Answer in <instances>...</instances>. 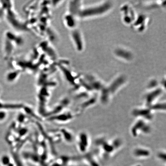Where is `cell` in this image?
I'll return each mask as SVG.
<instances>
[{
  "label": "cell",
  "mask_w": 166,
  "mask_h": 166,
  "mask_svg": "<svg viewBox=\"0 0 166 166\" xmlns=\"http://www.w3.org/2000/svg\"><path fill=\"white\" fill-rule=\"evenodd\" d=\"M73 16L71 14H69L65 15L64 17L65 24L70 29L73 28L75 26V20Z\"/></svg>",
  "instance_id": "5b68a950"
},
{
  "label": "cell",
  "mask_w": 166,
  "mask_h": 166,
  "mask_svg": "<svg viewBox=\"0 0 166 166\" xmlns=\"http://www.w3.org/2000/svg\"><path fill=\"white\" fill-rule=\"evenodd\" d=\"M161 92L160 90H158L147 94L145 102L147 106H151L153 104L154 101H155L156 100V98H157L159 95L160 94Z\"/></svg>",
  "instance_id": "277c9868"
},
{
  "label": "cell",
  "mask_w": 166,
  "mask_h": 166,
  "mask_svg": "<svg viewBox=\"0 0 166 166\" xmlns=\"http://www.w3.org/2000/svg\"><path fill=\"white\" fill-rule=\"evenodd\" d=\"M108 8L107 6H103L102 7L92 8V9H87V10H83L81 12V16L82 17H86V16H90L91 15L101 13L105 11Z\"/></svg>",
  "instance_id": "6da1fadb"
},
{
  "label": "cell",
  "mask_w": 166,
  "mask_h": 166,
  "mask_svg": "<svg viewBox=\"0 0 166 166\" xmlns=\"http://www.w3.org/2000/svg\"><path fill=\"white\" fill-rule=\"evenodd\" d=\"M0 163L2 166H14V164L12 161L11 158L8 155H3L1 157Z\"/></svg>",
  "instance_id": "52a82bcc"
},
{
  "label": "cell",
  "mask_w": 166,
  "mask_h": 166,
  "mask_svg": "<svg viewBox=\"0 0 166 166\" xmlns=\"http://www.w3.org/2000/svg\"><path fill=\"white\" fill-rule=\"evenodd\" d=\"M152 110L150 108L147 109H136L134 111V114L135 115L141 116L142 117L148 120L151 119L152 118Z\"/></svg>",
  "instance_id": "7a4b0ae2"
},
{
  "label": "cell",
  "mask_w": 166,
  "mask_h": 166,
  "mask_svg": "<svg viewBox=\"0 0 166 166\" xmlns=\"http://www.w3.org/2000/svg\"><path fill=\"white\" fill-rule=\"evenodd\" d=\"M79 142V148L81 151H85L89 144L87 135L85 133L80 134Z\"/></svg>",
  "instance_id": "3957f363"
},
{
  "label": "cell",
  "mask_w": 166,
  "mask_h": 166,
  "mask_svg": "<svg viewBox=\"0 0 166 166\" xmlns=\"http://www.w3.org/2000/svg\"><path fill=\"white\" fill-rule=\"evenodd\" d=\"M6 11L0 4V22L5 18Z\"/></svg>",
  "instance_id": "9c48e42d"
},
{
  "label": "cell",
  "mask_w": 166,
  "mask_h": 166,
  "mask_svg": "<svg viewBox=\"0 0 166 166\" xmlns=\"http://www.w3.org/2000/svg\"><path fill=\"white\" fill-rule=\"evenodd\" d=\"M6 114L4 111L1 110L0 111V121H3L6 118Z\"/></svg>",
  "instance_id": "30bf717a"
},
{
  "label": "cell",
  "mask_w": 166,
  "mask_h": 166,
  "mask_svg": "<svg viewBox=\"0 0 166 166\" xmlns=\"http://www.w3.org/2000/svg\"><path fill=\"white\" fill-rule=\"evenodd\" d=\"M19 75V70H10L6 74V79L8 82H14L17 79Z\"/></svg>",
  "instance_id": "8992f818"
},
{
  "label": "cell",
  "mask_w": 166,
  "mask_h": 166,
  "mask_svg": "<svg viewBox=\"0 0 166 166\" xmlns=\"http://www.w3.org/2000/svg\"><path fill=\"white\" fill-rule=\"evenodd\" d=\"M72 37L74 42H75V45L78 46V48H79V46L82 45V42H81V38L80 37L79 33L74 31L72 33Z\"/></svg>",
  "instance_id": "ba28073f"
}]
</instances>
